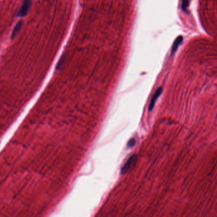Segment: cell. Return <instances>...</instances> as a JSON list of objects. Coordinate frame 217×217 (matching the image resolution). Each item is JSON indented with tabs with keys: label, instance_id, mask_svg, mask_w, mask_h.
Instances as JSON below:
<instances>
[{
	"label": "cell",
	"instance_id": "cell-7",
	"mask_svg": "<svg viewBox=\"0 0 217 217\" xmlns=\"http://www.w3.org/2000/svg\"><path fill=\"white\" fill-rule=\"evenodd\" d=\"M188 6H189V0H182V5H181L182 10H183L184 12H186Z\"/></svg>",
	"mask_w": 217,
	"mask_h": 217
},
{
	"label": "cell",
	"instance_id": "cell-2",
	"mask_svg": "<svg viewBox=\"0 0 217 217\" xmlns=\"http://www.w3.org/2000/svg\"><path fill=\"white\" fill-rule=\"evenodd\" d=\"M31 3V0H24L17 14L18 17H24L26 15L30 10Z\"/></svg>",
	"mask_w": 217,
	"mask_h": 217
},
{
	"label": "cell",
	"instance_id": "cell-5",
	"mask_svg": "<svg viewBox=\"0 0 217 217\" xmlns=\"http://www.w3.org/2000/svg\"><path fill=\"white\" fill-rule=\"evenodd\" d=\"M182 41H183V37L179 36L176 39V40L175 41L174 43H173V45H172V51H171L172 54L175 53V52L177 50L178 47L180 46V45L182 43Z\"/></svg>",
	"mask_w": 217,
	"mask_h": 217
},
{
	"label": "cell",
	"instance_id": "cell-6",
	"mask_svg": "<svg viewBox=\"0 0 217 217\" xmlns=\"http://www.w3.org/2000/svg\"><path fill=\"white\" fill-rule=\"evenodd\" d=\"M66 56L63 55V56H61V57H60V59H59V62L56 66L57 70H60V69L62 68V67L64 66L66 62Z\"/></svg>",
	"mask_w": 217,
	"mask_h": 217
},
{
	"label": "cell",
	"instance_id": "cell-1",
	"mask_svg": "<svg viewBox=\"0 0 217 217\" xmlns=\"http://www.w3.org/2000/svg\"><path fill=\"white\" fill-rule=\"evenodd\" d=\"M138 160V156L136 155H133L129 158L127 162L124 164L122 169H121V173L122 175L126 174L129 171H131L135 166Z\"/></svg>",
	"mask_w": 217,
	"mask_h": 217
},
{
	"label": "cell",
	"instance_id": "cell-8",
	"mask_svg": "<svg viewBox=\"0 0 217 217\" xmlns=\"http://www.w3.org/2000/svg\"><path fill=\"white\" fill-rule=\"evenodd\" d=\"M136 144V139L134 138H132L127 143V146L129 148H132L134 146H135V145Z\"/></svg>",
	"mask_w": 217,
	"mask_h": 217
},
{
	"label": "cell",
	"instance_id": "cell-3",
	"mask_svg": "<svg viewBox=\"0 0 217 217\" xmlns=\"http://www.w3.org/2000/svg\"><path fill=\"white\" fill-rule=\"evenodd\" d=\"M162 91H163V88L162 87H159V89H157V90L156 91L155 94L153 95V97L151 99V101H150V105H149V111H152L155 106V102L156 101H157V99L159 98V97L160 96V95H161V94L162 93Z\"/></svg>",
	"mask_w": 217,
	"mask_h": 217
},
{
	"label": "cell",
	"instance_id": "cell-4",
	"mask_svg": "<svg viewBox=\"0 0 217 217\" xmlns=\"http://www.w3.org/2000/svg\"><path fill=\"white\" fill-rule=\"evenodd\" d=\"M22 25H23V21H20L18 23H17V24L15 25V26L13 30V32H12V39H14L16 36L17 35V34H19V33L20 32L22 27Z\"/></svg>",
	"mask_w": 217,
	"mask_h": 217
}]
</instances>
